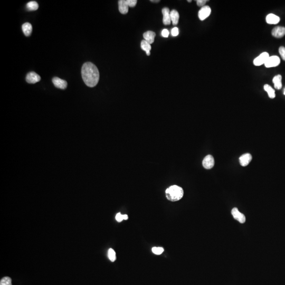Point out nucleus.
I'll list each match as a JSON object with an SVG mask.
<instances>
[{"label":"nucleus","instance_id":"obj_1","mask_svg":"<svg viewBox=\"0 0 285 285\" xmlns=\"http://www.w3.org/2000/svg\"><path fill=\"white\" fill-rule=\"evenodd\" d=\"M81 76L85 84L89 87L96 86L99 80V72L96 66L90 62L83 65Z\"/></svg>","mask_w":285,"mask_h":285},{"label":"nucleus","instance_id":"obj_2","mask_svg":"<svg viewBox=\"0 0 285 285\" xmlns=\"http://www.w3.org/2000/svg\"><path fill=\"white\" fill-rule=\"evenodd\" d=\"M165 194L168 200L172 202H176L183 198L184 191L181 187L177 185H172L166 190Z\"/></svg>","mask_w":285,"mask_h":285},{"label":"nucleus","instance_id":"obj_3","mask_svg":"<svg viewBox=\"0 0 285 285\" xmlns=\"http://www.w3.org/2000/svg\"><path fill=\"white\" fill-rule=\"evenodd\" d=\"M137 0H120L118 1V9L120 13L126 14L128 12V8L135 7L137 4Z\"/></svg>","mask_w":285,"mask_h":285},{"label":"nucleus","instance_id":"obj_4","mask_svg":"<svg viewBox=\"0 0 285 285\" xmlns=\"http://www.w3.org/2000/svg\"><path fill=\"white\" fill-rule=\"evenodd\" d=\"M269 57V55L268 54V52H262V54H261L259 56L257 57V58H255L254 60V66H260L263 65V64L265 65Z\"/></svg>","mask_w":285,"mask_h":285},{"label":"nucleus","instance_id":"obj_5","mask_svg":"<svg viewBox=\"0 0 285 285\" xmlns=\"http://www.w3.org/2000/svg\"><path fill=\"white\" fill-rule=\"evenodd\" d=\"M280 63V58L276 56H272L269 57L267 60L265 66L267 68L275 67L278 66Z\"/></svg>","mask_w":285,"mask_h":285},{"label":"nucleus","instance_id":"obj_6","mask_svg":"<svg viewBox=\"0 0 285 285\" xmlns=\"http://www.w3.org/2000/svg\"><path fill=\"white\" fill-rule=\"evenodd\" d=\"M211 13V9L209 6H205L202 7L198 11V17L201 21H203L209 17Z\"/></svg>","mask_w":285,"mask_h":285},{"label":"nucleus","instance_id":"obj_7","mask_svg":"<svg viewBox=\"0 0 285 285\" xmlns=\"http://www.w3.org/2000/svg\"><path fill=\"white\" fill-rule=\"evenodd\" d=\"M231 213L232 214L234 219L238 221L240 223L244 224L246 222V217L245 215L241 212H239V210L237 208H234L232 209V210L231 211Z\"/></svg>","mask_w":285,"mask_h":285},{"label":"nucleus","instance_id":"obj_8","mask_svg":"<svg viewBox=\"0 0 285 285\" xmlns=\"http://www.w3.org/2000/svg\"><path fill=\"white\" fill-rule=\"evenodd\" d=\"M203 166L205 169H211L213 167L214 165V160L213 157L211 155H208L205 156L203 159L202 162Z\"/></svg>","mask_w":285,"mask_h":285},{"label":"nucleus","instance_id":"obj_9","mask_svg":"<svg viewBox=\"0 0 285 285\" xmlns=\"http://www.w3.org/2000/svg\"><path fill=\"white\" fill-rule=\"evenodd\" d=\"M41 77L35 72H30L26 76V81L29 83H35L40 81Z\"/></svg>","mask_w":285,"mask_h":285},{"label":"nucleus","instance_id":"obj_10","mask_svg":"<svg viewBox=\"0 0 285 285\" xmlns=\"http://www.w3.org/2000/svg\"><path fill=\"white\" fill-rule=\"evenodd\" d=\"M52 82L54 86L58 88L65 89L67 87V82L58 77H54L52 79Z\"/></svg>","mask_w":285,"mask_h":285},{"label":"nucleus","instance_id":"obj_11","mask_svg":"<svg viewBox=\"0 0 285 285\" xmlns=\"http://www.w3.org/2000/svg\"><path fill=\"white\" fill-rule=\"evenodd\" d=\"M272 36L276 38H281L285 35V27H276L272 30Z\"/></svg>","mask_w":285,"mask_h":285},{"label":"nucleus","instance_id":"obj_12","mask_svg":"<svg viewBox=\"0 0 285 285\" xmlns=\"http://www.w3.org/2000/svg\"><path fill=\"white\" fill-rule=\"evenodd\" d=\"M162 14L163 15V22L164 25H170L171 22V17H170V9L168 8H164L162 9Z\"/></svg>","mask_w":285,"mask_h":285},{"label":"nucleus","instance_id":"obj_13","mask_svg":"<svg viewBox=\"0 0 285 285\" xmlns=\"http://www.w3.org/2000/svg\"><path fill=\"white\" fill-rule=\"evenodd\" d=\"M252 156L249 153L243 154L239 158L240 163L242 166H246L248 165L252 160Z\"/></svg>","mask_w":285,"mask_h":285},{"label":"nucleus","instance_id":"obj_14","mask_svg":"<svg viewBox=\"0 0 285 285\" xmlns=\"http://www.w3.org/2000/svg\"><path fill=\"white\" fill-rule=\"evenodd\" d=\"M266 22L269 24H276L280 21V17L274 14H269L266 17Z\"/></svg>","mask_w":285,"mask_h":285},{"label":"nucleus","instance_id":"obj_15","mask_svg":"<svg viewBox=\"0 0 285 285\" xmlns=\"http://www.w3.org/2000/svg\"><path fill=\"white\" fill-rule=\"evenodd\" d=\"M156 36V33L152 31H148L143 34L144 40L146 41L150 44H152L154 43V39Z\"/></svg>","mask_w":285,"mask_h":285},{"label":"nucleus","instance_id":"obj_16","mask_svg":"<svg viewBox=\"0 0 285 285\" xmlns=\"http://www.w3.org/2000/svg\"><path fill=\"white\" fill-rule=\"evenodd\" d=\"M22 29L23 31V33L25 35V36L29 37L31 35L32 31V26L31 24V23L29 22H26L24 23L22 26Z\"/></svg>","mask_w":285,"mask_h":285},{"label":"nucleus","instance_id":"obj_17","mask_svg":"<svg viewBox=\"0 0 285 285\" xmlns=\"http://www.w3.org/2000/svg\"><path fill=\"white\" fill-rule=\"evenodd\" d=\"M170 17L173 24L174 25H177L179 23L180 18L179 12L176 10H172L170 12Z\"/></svg>","mask_w":285,"mask_h":285},{"label":"nucleus","instance_id":"obj_18","mask_svg":"<svg viewBox=\"0 0 285 285\" xmlns=\"http://www.w3.org/2000/svg\"><path fill=\"white\" fill-rule=\"evenodd\" d=\"M282 76L280 75H278L274 77L272 79V82L274 83V87L276 89H280L282 88Z\"/></svg>","mask_w":285,"mask_h":285},{"label":"nucleus","instance_id":"obj_19","mask_svg":"<svg viewBox=\"0 0 285 285\" xmlns=\"http://www.w3.org/2000/svg\"><path fill=\"white\" fill-rule=\"evenodd\" d=\"M141 46L142 49L146 52V54L147 56H150V51L152 48L150 44L147 43L146 41L143 40L141 41Z\"/></svg>","mask_w":285,"mask_h":285},{"label":"nucleus","instance_id":"obj_20","mask_svg":"<svg viewBox=\"0 0 285 285\" xmlns=\"http://www.w3.org/2000/svg\"><path fill=\"white\" fill-rule=\"evenodd\" d=\"M264 89L268 93V96L270 98L273 99L275 98V91L270 85L266 84L264 85Z\"/></svg>","mask_w":285,"mask_h":285},{"label":"nucleus","instance_id":"obj_21","mask_svg":"<svg viewBox=\"0 0 285 285\" xmlns=\"http://www.w3.org/2000/svg\"><path fill=\"white\" fill-rule=\"evenodd\" d=\"M38 8V4L35 1H31L27 4V8L29 11H35Z\"/></svg>","mask_w":285,"mask_h":285},{"label":"nucleus","instance_id":"obj_22","mask_svg":"<svg viewBox=\"0 0 285 285\" xmlns=\"http://www.w3.org/2000/svg\"><path fill=\"white\" fill-rule=\"evenodd\" d=\"M108 257L110 260L114 262L116 259V253L115 251L113 249L110 248L108 250Z\"/></svg>","mask_w":285,"mask_h":285},{"label":"nucleus","instance_id":"obj_23","mask_svg":"<svg viewBox=\"0 0 285 285\" xmlns=\"http://www.w3.org/2000/svg\"><path fill=\"white\" fill-rule=\"evenodd\" d=\"M0 285H12L11 278L9 277L3 278L0 281Z\"/></svg>","mask_w":285,"mask_h":285},{"label":"nucleus","instance_id":"obj_24","mask_svg":"<svg viewBox=\"0 0 285 285\" xmlns=\"http://www.w3.org/2000/svg\"><path fill=\"white\" fill-rule=\"evenodd\" d=\"M164 250V249L162 247H153L152 248V252L157 255L162 254Z\"/></svg>","mask_w":285,"mask_h":285},{"label":"nucleus","instance_id":"obj_25","mask_svg":"<svg viewBox=\"0 0 285 285\" xmlns=\"http://www.w3.org/2000/svg\"><path fill=\"white\" fill-rule=\"evenodd\" d=\"M279 52L281 58L283 60L285 61V48L284 46H281L279 48Z\"/></svg>","mask_w":285,"mask_h":285},{"label":"nucleus","instance_id":"obj_26","mask_svg":"<svg viewBox=\"0 0 285 285\" xmlns=\"http://www.w3.org/2000/svg\"><path fill=\"white\" fill-rule=\"evenodd\" d=\"M179 29L177 27H174L172 29L171 34L172 36H173V37L177 36L179 35Z\"/></svg>","mask_w":285,"mask_h":285},{"label":"nucleus","instance_id":"obj_27","mask_svg":"<svg viewBox=\"0 0 285 285\" xmlns=\"http://www.w3.org/2000/svg\"><path fill=\"white\" fill-rule=\"evenodd\" d=\"M208 1L207 0H198L197 1V4L198 6H202L203 7L205 6V4H206V2Z\"/></svg>","mask_w":285,"mask_h":285},{"label":"nucleus","instance_id":"obj_28","mask_svg":"<svg viewBox=\"0 0 285 285\" xmlns=\"http://www.w3.org/2000/svg\"><path fill=\"white\" fill-rule=\"evenodd\" d=\"M116 220L118 222H120L124 220L123 215H122L120 213H118L116 214Z\"/></svg>","mask_w":285,"mask_h":285},{"label":"nucleus","instance_id":"obj_29","mask_svg":"<svg viewBox=\"0 0 285 285\" xmlns=\"http://www.w3.org/2000/svg\"><path fill=\"white\" fill-rule=\"evenodd\" d=\"M162 35L164 38H168L169 35V31L168 29H164L162 31Z\"/></svg>","mask_w":285,"mask_h":285},{"label":"nucleus","instance_id":"obj_30","mask_svg":"<svg viewBox=\"0 0 285 285\" xmlns=\"http://www.w3.org/2000/svg\"><path fill=\"white\" fill-rule=\"evenodd\" d=\"M128 216L126 214H124L123 215V219L124 220H127L128 219Z\"/></svg>","mask_w":285,"mask_h":285},{"label":"nucleus","instance_id":"obj_31","mask_svg":"<svg viewBox=\"0 0 285 285\" xmlns=\"http://www.w3.org/2000/svg\"><path fill=\"white\" fill-rule=\"evenodd\" d=\"M150 2H160V1H158V0H157V1H153V0H151V1H150Z\"/></svg>","mask_w":285,"mask_h":285},{"label":"nucleus","instance_id":"obj_32","mask_svg":"<svg viewBox=\"0 0 285 285\" xmlns=\"http://www.w3.org/2000/svg\"><path fill=\"white\" fill-rule=\"evenodd\" d=\"M187 2H190H190H192V1H191V0H190V1H189V0H188V1H187Z\"/></svg>","mask_w":285,"mask_h":285},{"label":"nucleus","instance_id":"obj_33","mask_svg":"<svg viewBox=\"0 0 285 285\" xmlns=\"http://www.w3.org/2000/svg\"><path fill=\"white\" fill-rule=\"evenodd\" d=\"M284 94H285V91H284Z\"/></svg>","mask_w":285,"mask_h":285}]
</instances>
